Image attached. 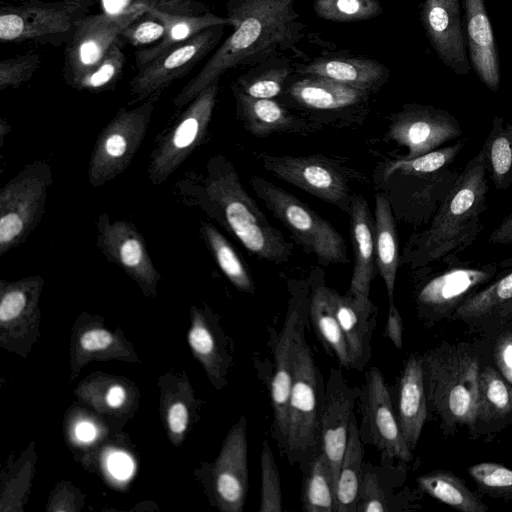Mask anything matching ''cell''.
<instances>
[{
    "mask_svg": "<svg viewBox=\"0 0 512 512\" xmlns=\"http://www.w3.org/2000/svg\"><path fill=\"white\" fill-rule=\"evenodd\" d=\"M231 91L237 120L255 137L264 138L273 134L307 136L319 131L278 99L254 98L234 87H231Z\"/></svg>",
    "mask_w": 512,
    "mask_h": 512,
    "instance_id": "25",
    "label": "cell"
},
{
    "mask_svg": "<svg viewBox=\"0 0 512 512\" xmlns=\"http://www.w3.org/2000/svg\"><path fill=\"white\" fill-rule=\"evenodd\" d=\"M286 318L277 335L274 349V374L270 382L273 408V437L282 454L288 425V406L294 374L296 340L309 318L310 284L308 280L289 279Z\"/></svg>",
    "mask_w": 512,
    "mask_h": 512,
    "instance_id": "13",
    "label": "cell"
},
{
    "mask_svg": "<svg viewBox=\"0 0 512 512\" xmlns=\"http://www.w3.org/2000/svg\"><path fill=\"white\" fill-rule=\"evenodd\" d=\"M487 157L482 149L466 164L434 214L430 225L411 235L399 264L412 269L455 256L478 237L487 199Z\"/></svg>",
    "mask_w": 512,
    "mask_h": 512,
    "instance_id": "3",
    "label": "cell"
},
{
    "mask_svg": "<svg viewBox=\"0 0 512 512\" xmlns=\"http://www.w3.org/2000/svg\"><path fill=\"white\" fill-rule=\"evenodd\" d=\"M96 246L111 263L122 268L143 290L154 291L160 274L137 227L124 219L111 220L106 212L96 222Z\"/></svg>",
    "mask_w": 512,
    "mask_h": 512,
    "instance_id": "20",
    "label": "cell"
},
{
    "mask_svg": "<svg viewBox=\"0 0 512 512\" xmlns=\"http://www.w3.org/2000/svg\"><path fill=\"white\" fill-rule=\"evenodd\" d=\"M487 168L498 188L503 186L505 177L512 168V138L510 132L494 123L486 142Z\"/></svg>",
    "mask_w": 512,
    "mask_h": 512,
    "instance_id": "44",
    "label": "cell"
},
{
    "mask_svg": "<svg viewBox=\"0 0 512 512\" xmlns=\"http://www.w3.org/2000/svg\"><path fill=\"white\" fill-rule=\"evenodd\" d=\"M463 142L435 149L412 159H385L383 166L407 174H429L442 170L454 161L463 147Z\"/></svg>",
    "mask_w": 512,
    "mask_h": 512,
    "instance_id": "43",
    "label": "cell"
},
{
    "mask_svg": "<svg viewBox=\"0 0 512 512\" xmlns=\"http://www.w3.org/2000/svg\"><path fill=\"white\" fill-rule=\"evenodd\" d=\"M294 74L285 54L273 55L240 74L231 87L254 98L278 99Z\"/></svg>",
    "mask_w": 512,
    "mask_h": 512,
    "instance_id": "34",
    "label": "cell"
},
{
    "mask_svg": "<svg viewBox=\"0 0 512 512\" xmlns=\"http://www.w3.org/2000/svg\"><path fill=\"white\" fill-rule=\"evenodd\" d=\"M333 312L346 339L351 368L362 370L371 358V338L376 324L377 308L362 304L352 296L328 288Z\"/></svg>",
    "mask_w": 512,
    "mask_h": 512,
    "instance_id": "28",
    "label": "cell"
},
{
    "mask_svg": "<svg viewBox=\"0 0 512 512\" xmlns=\"http://www.w3.org/2000/svg\"><path fill=\"white\" fill-rule=\"evenodd\" d=\"M420 490L461 512H486L488 506L465 482L447 470H433L417 478Z\"/></svg>",
    "mask_w": 512,
    "mask_h": 512,
    "instance_id": "35",
    "label": "cell"
},
{
    "mask_svg": "<svg viewBox=\"0 0 512 512\" xmlns=\"http://www.w3.org/2000/svg\"><path fill=\"white\" fill-rule=\"evenodd\" d=\"M164 35L163 23L145 11L142 16L123 30L121 39L141 49L159 42Z\"/></svg>",
    "mask_w": 512,
    "mask_h": 512,
    "instance_id": "47",
    "label": "cell"
},
{
    "mask_svg": "<svg viewBox=\"0 0 512 512\" xmlns=\"http://www.w3.org/2000/svg\"><path fill=\"white\" fill-rule=\"evenodd\" d=\"M452 320H460L472 331L492 338L512 321V271L468 297Z\"/></svg>",
    "mask_w": 512,
    "mask_h": 512,
    "instance_id": "26",
    "label": "cell"
},
{
    "mask_svg": "<svg viewBox=\"0 0 512 512\" xmlns=\"http://www.w3.org/2000/svg\"><path fill=\"white\" fill-rule=\"evenodd\" d=\"M512 422V384L492 366L481 368L474 421L469 433L494 434Z\"/></svg>",
    "mask_w": 512,
    "mask_h": 512,
    "instance_id": "29",
    "label": "cell"
},
{
    "mask_svg": "<svg viewBox=\"0 0 512 512\" xmlns=\"http://www.w3.org/2000/svg\"><path fill=\"white\" fill-rule=\"evenodd\" d=\"M179 190L185 203L199 207L256 258L274 264L290 260L294 245L270 223L225 156H211L204 173L183 179Z\"/></svg>",
    "mask_w": 512,
    "mask_h": 512,
    "instance_id": "2",
    "label": "cell"
},
{
    "mask_svg": "<svg viewBox=\"0 0 512 512\" xmlns=\"http://www.w3.org/2000/svg\"><path fill=\"white\" fill-rule=\"evenodd\" d=\"M305 326L296 340L287 436L282 452L291 465L298 463L302 471L320 451V419L326 386L305 339Z\"/></svg>",
    "mask_w": 512,
    "mask_h": 512,
    "instance_id": "5",
    "label": "cell"
},
{
    "mask_svg": "<svg viewBox=\"0 0 512 512\" xmlns=\"http://www.w3.org/2000/svg\"><path fill=\"white\" fill-rule=\"evenodd\" d=\"M41 63V56L28 52L0 61V91L17 89L28 82Z\"/></svg>",
    "mask_w": 512,
    "mask_h": 512,
    "instance_id": "46",
    "label": "cell"
},
{
    "mask_svg": "<svg viewBox=\"0 0 512 512\" xmlns=\"http://www.w3.org/2000/svg\"><path fill=\"white\" fill-rule=\"evenodd\" d=\"M52 183L48 162L26 164L0 191V256L23 244L43 217Z\"/></svg>",
    "mask_w": 512,
    "mask_h": 512,
    "instance_id": "9",
    "label": "cell"
},
{
    "mask_svg": "<svg viewBox=\"0 0 512 512\" xmlns=\"http://www.w3.org/2000/svg\"><path fill=\"white\" fill-rule=\"evenodd\" d=\"M10 129H11L10 124L4 118H1V120H0V141H1V147L3 146L5 135H8V133L10 132Z\"/></svg>",
    "mask_w": 512,
    "mask_h": 512,
    "instance_id": "57",
    "label": "cell"
},
{
    "mask_svg": "<svg viewBox=\"0 0 512 512\" xmlns=\"http://www.w3.org/2000/svg\"><path fill=\"white\" fill-rule=\"evenodd\" d=\"M108 468L116 478L125 479L131 475L133 464L127 455L114 453L108 458Z\"/></svg>",
    "mask_w": 512,
    "mask_h": 512,
    "instance_id": "52",
    "label": "cell"
},
{
    "mask_svg": "<svg viewBox=\"0 0 512 512\" xmlns=\"http://www.w3.org/2000/svg\"><path fill=\"white\" fill-rule=\"evenodd\" d=\"M93 0L26 1L0 9L3 43L37 42L59 46L71 39Z\"/></svg>",
    "mask_w": 512,
    "mask_h": 512,
    "instance_id": "10",
    "label": "cell"
},
{
    "mask_svg": "<svg viewBox=\"0 0 512 512\" xmlns=\"http://www.w3.org/2000/svg\"><path fill=\"white\" fill-rule=\"evenodd\" d=\"M493 359L496 369L512 384V321L505 324L494 336Z\"/></svg>",
    "mask_w": 512,
    "mask_h": 512,
    "instance_id": "48",
    "label": "cell"
},
{
    "mask_svg": "<svg viewBox=\"0 0 512 512\" xmlns=\"http://www.w3.org/2000/svg\"><path fill=\"white\" fill-rule=\"evenodd\" d=\"M503 264L456 265L429 278L416 293V309L426 327L452 316L472 294L492 280Z\"/></svg>",
    "mask_w": 512,
    "mask_h": 512,
    "instance_id": "15",
    "label": "cell"
},
{
    "mask_svg": "<svg viewBox=\"0 0 512 512\" xmlns=\"http://www.w3.org/2000/svg\"><path fill=\"white\" fill-rule=\"evenodd\" d=\"M188 412L182 403L174 404L168 413L169 428L173 433H182L186 429Z\"/></svg>",
    "mask_w": 512,
    "mask_h": 512,
    "instance_id": "53",
    "label": "cell"
},
{
    "mask_svg": "<svg viewBox=\"0 0 512 512\" xmlns=\"http://www.w3.org/2000/svg\"><path fill=\"white\" fill-rule=\"evenodd\" d=\"M121 37L110 47L105 56L74 85L79 91L99 92L111 88L120 78L124 66Z\"/></svg>",
    "mask_w": 512,
    "mask_h": 512,
    "instance_id": "40",
    "label": "cell"
},
{
    "mask_svg": "<svg viewBox=\"0 0 512 512\" xmlns=\"http://www.w3.org/2000/svg\"><path fill=\"white\" fill-rule=\"evenodd\" d=\"M350 235L354 254V266L347 294L362 304L371 302L370 287L378 273L374 240V218L366 199L355 194L350 210Z\"/></svg>",
    "mask_w": 512,
    "mask_h": 512,
    "instance_id": "27",
    "label": "cell"
},
{
    "mask_svg": "<svg viewBox=\"0 0 512 512\" xmlns=\"http://www.w3.org/2000/svg\"><path fill=\"white\" fill-rule=\"evenodd\" d=\"M247 422L242 416L230 430L214 468V491L220 508L241 512L248 489Z\"/></svg>",
    "mask_w": 512,
    "mask_h": 512,
    "instance_id": "24",
    "label": "cell"
},
{
    "mask_svg": "<svg viewBox=\"0 0 512 512\" xmlns=\"http://www.w3.org/2000/svg\"><path fill=\"white\" fill-rule=\"evenodd\" d=\"M300 75H318L372 95L379 92L390 79V70L381 62L347 51L323 53L306 63L293 64Z\"/></svg>",
    "mask_w": 512,
    "mask_h": 512,
    "instance_id": "23",
    "label": "cell"
},
{
    "mask_svg": "<svg viewBox=\"0 0 512 512\" xmlns=\"http://www.w3.org/2000/svg\"><path fill=\"white\" fill-rule=\"evenodd\" d=\"M421 21L431 46L457 74L471 67L466 54L459 0H424Z\"/></svg>",
    "mask_w": 512,
    "mask_h": 512,
    "instance_id": "22",
    "label": "cell"
},
{
    "mask_svg": "<svg viewBox=\"0 0 512 512\" xmlns=\"http://www.w3.org/2000/svg\"><path fill=\"white\" fill-rule=\"evenodd\" d=\"M302 510L336 512V489L324 454L319 451L303 470Z\"/></svg>",
    "mask_w": 512,
    "mask_h": 512,
    "instance_id": "38",
    "label": "cell"
},
{
    "mask_svg": "<svg viewBox=\"0 0 512 512\" xmlns=\"http://www.w3.org/2000/svg\"><path fill=\"white\" fill-rule=\"evenodd\" d=\"M138 2L147 13L163 23L165 35L159 42L136 52L137 69L207 28L217 25L231 26L227 16L213 14L204 4L195 0H138Z\"/></svg>",
    "mask_w": 512,
    "mask_h": 512,
    "instance_id": "19",
    "label": "cell"
},
{
    "mask_svg": "<svg viewBox=\"0 0 512 512\" xmlns=\"http://www.w3.org/2000/svg\"><path fill=\"white\" fill-rule=\"evenodd\" d=\"M313 10L321 19L343 23L366 21L383 13L380 0H314Z\"/></svg>",
    "mask_w": 512,
    "mask_h": 512,
    "instance_id": "39",
    "label": "cell"
},
{
    "mask_svg": "<svg viewBox=\"0 0 512 512\" xmlns=\"http://www.w3.org/2000/svg\"><path fill=\"white\" fill-rule=\"evenodd\" d=\"M362 422L359 436L362 442L373 445L382 461L409 462L412 450L405 442L394 413L391 395L382 372L371 367L365 374V384L359 396Z\"/></svg>",
    "mask_w": 512,
    "mask_h": 512,
    "instance_id": "17",
    "label": "cell"
},
{
    "mask_svg": "<svg viewBox=\"0 0 512 512\" xmlns=\"http://www.w3.org/2000/svg\"><path fill=\"white\" fill-rule=\"evenodd\" d=\"M249 183L307 254L314 255L324 266L348 262L342 235L308 204L262 177L253 176Z\"/></svg>",
    "mask_w": 512,
    "mask_h": 512,
    "instance_id": "7",
    "label": "cell"
},
{
    "mask_svg": "<svg viewBox=\"0 0 512 512\" xmlns=\"http://www.w3.org/2000/svg\"><path fill=\"white\" fill-rule=\"evenodd\" d=\"M297 0H228L226 16L233 32L200 71L176 95L177 109L188 105L210 83L239 67H252L267 58L292 51L303 40L306 25Z\"/></svg>",
    "mask_w": 512,
    "mask_h": 512,
    "instance_id": "1",
    "label": "cell"
},
{
    "mask_svg": "<svg viewBox=\"0 0 512 512\" xmlns=\"http://www.w3.org/2000/svg\"><path fill=\"white\" fill-rule=\"evenodd\" d=\"M428 412L446 436L471 430L476 407L480 357L468 343L442 342L422 354Z\"/></svg>",
    "mask_w": 512,
    "mask_h": 512,
    "instance_id": "4",
    "label": "cell"
},
{
    "mask_svg": "<svg viewBox=\"0 0 512 512\" xmlns=\"http://www.w3.org/2000/svg\"><path fill=\"white\" fill-rule=\"evenodd\" d=\"M258 157L263 168L275 177L347 214L356 194L354 185L362 181L355 169L326 155L293 156L261 152Z\"/></svg>",
    "mask_w": 512,
    "mask_h": 512,
    "instance_id": "8",
    "label": "cell"
},
{
    "mask_svg": "<svg viewBox=\"0 0 512 512\" xmlns=\"http://www.w3.org/2000/svg\"><path fill=\"white\" fill-rule=\"evenodd\" d=\"M76 435L80 440L88 442L95 437L96 430L92 424L84 422L76 427Z\"/></svg>",
    "mask_w": 512,
    "mask_h": 512,
    "instance_id": "56",
    "label": "cell"
},
{
    "mask_svg": "<svg viewBox=\"0 0 512 512\" xmlns=\"http://www.w3.org/2000/svg\"><path fill=\"white\" fill-rule=\"evenodd\" d=\"M372 96L326 77L295 73L278 100L321 130L362 125Z\"/></svg>",
    "mask_w": 512,
    "mask_h": 512,
    "instance_id": "6",
    "label": "cell"
},
{
    "mask_svg": "<svg viewBox=\"0 0 512 512\" xmlns=\"http://www.w3.org/2000/svg\"><path fill=\"white\" fill-rule=\"evenodd\" d=\"M200 234L207 249L227 279L238 290L254 294V280L246 264L227 238L209 222H201Z\"/></svg>",
    "mask_w": 512,
    "mask_h": 512,
    "instance_id": "37",
    "label": "cell"
},
{
    "mask_svg": "<svg viewBox=\"0 0 512 512\" xmlns=\"http://www.w3.org/2000/svg\"><path fill=\"white\" fill-rule=\"evenodd\" d=\"M324 271L316 266L310 271L309 319L326 350L336 356L340 367L351 368L348 345L333 312L325 283Z\"/></svg>",
    "mask_w": 512,
    "mask_h": 512,
    "instance_id": "32",
    "label": "cell"
},
{
    "mask_svg": "<svg viewBox=\"0 0 512 512\" xmlns=\"http://www.w3.org/2000/svg\"><path fill=\"white\" fill-rule=\"evenodd\" d=\"M428 416L422 355L411 354L398 384L397 422L402 436L413 451Z\"/></svg>",
    "mask_w": 512,
    "mask_h": 512,
    "instance_id": "30",
    "label": "cell"
},
{
    "mask_svg": "<svg viewBox=\"0 0 512 512\" xmlns=\"http://www.w3.org/2000/svg\"><path fill=\"white\" fill-rule=\"evenodd\" d=\"M189 343L193 350L200 356L207 359V363L212 366L218 364V351L215 340L210 330L197 321L189 333Z\"/></svg>",
    "mask_w": 512,
    "mask_h": 512,
    "instance_id": "49",
    "label": "cell"
},
{
    "mask_svg": "<svg viewBox=\"0 0 512 512\" xmlns=\"http://www.w3.org/2000/svg\"><path fill=\"white\" fill-rule=\"evenodd\" d=\"M157 99L149 98L131 109L120 108L101 130L87 169L93 188L102 187L129 167L146 136Z\"/></svg>",
    "mask_w": 512,
    "mask_h": 512,
    "instance_id": "11",
    "label": "cell"
},
{
    "mask_svg": "<svg viewBox=\"0 0 512 512\" xmlns=\"http://www.w3.org/2000/svg\"><path fill=\"white\" fill-rule=\"evenodd\" d=\"M224 28H207L139 68L130 81L129 105L158 98L171 83L188 74L219 44Z\"/></svg>",
    "mask_w": 512,
    "mask_h": 512,
    "instance_id": "16",
    "label": "cell"
},
{
    "mask_svg": "<svg viewBox=\"0 0 512 512\" xmlns=\"http://www.w3.org/2000/svg\"><path fill=\"white\" fill-rule=\"evenodd\" d=\"M360 393V388L347 383L341 367L330 369L320 419V451L328 463L335 489L347 445L350 421Z\"/></svg>",
    "mask_w": 512,
    "mask_h": 512,
    "instance_id": "21",
    "label": "cell"
},
{
    "mask_svg": "<svg viewBox=\"0 0 512 512\" xmlns=\"http://www.w3.org/2000/svg\"><path fill=\"white\" fill-rule=\"evenodd\" d=\"M145 13L138 1L119 13L87 15L77 26L65 50L63 76L72 88L121 37L123 30Z\"/></svg>",
    "mask_w": 512,
    "mask_h": 512,
    "instance_id": "14",
    "label": "cell"
},
{
    "mask_svg": "<svg viewBox=\"0 0 512 512\" xmlns=\"http://www.w3.org/2000/svg\"><path fill=\"white\" fill-rule=\"evenodd\" d=\"M364 449L353 414L336 489V512H357Z\"/></svg>",
    "mask_w": 512,
    "mask_h": 512,
    "instance_id": "36",
    "label": "cell"
},
{
    "mask_svg": "<svg viewBox=\"0 0 512 512\" xmlns=\"http://www.w3.org/2000/svg\"><path fill=\"white\" fill-rule=\"evenodd\" d=\"M385 336L398 349L403 345V321L394 301L389 302L388 318L385 326Z\"/></svg>",
    "mask_w": 512,
    "mask_h": 512,
    "instance_id": "50",
    "label": "cell"
},
{
    "mask_svg": "<svg viewBox=\"0 0 512 512\" xmlns=\"http://www.w3.org/2000/svg\"><path fill=\"white\" fill-rule=\"evenodd\" d=\"M374 240L378 273L385 282L388 299L394 301V287L399 267V244L396 219L387 197L375 194Z\"/></svg>",
    "mask_w": 512,
    "mask_h": 512,
    "instance_id": "33",
    "label": "cell"
},
{
    "mask_svg": "<svg viewBox=\"0 0 512 512\" xmlns=\"http://www.w3.org/2000/svg\"><path fill=\"white\" fill-rule=\"evenodd\" d=\"M480 493L512 500V469L495 462H480L468 468Z\"/></svg>",
    "mask_w": 512,
    "mask_h": 512,
    "instance_id": "42",
    "label": "cell"
},
{
    "mask_svg": "<svg viewBox=\"0 0 512 512\" xmlns=\"http://www.w3.org/2000/svg\"><path fill=\"white\" fill-rule=\"evenodd\" d=\"M382 468L363 464L357 512H388L394 510L391 487L383 483Z\"/></svg>",
    "mask_w": 512,
    "mask_h": 512,
    "instance_id": "41",
    "label": "cell"
},
{
    "mask_svg": "<svg viewBox=\"0 0 512 512\" xmlns=\"http://www.w3.org/2000/svg\"><path fill=\"white\" fill-rule=\"evenodd\" d=\"M125 399V391L121 386H113L106 397V401L111 407H119Z\"/></svg>",
    "mask_w": 512,
    "mask_h": 512,
    "instance_id": "55",
    "label": "cell"
},
{
    "mask_svg": "<svg viewBox=\"0 0 512 512\" xmlns=\"http://www.w3.org/2000/svg\"><path fill=\"white\" fill-rule=\"evenodd\" d=\"M462 134L459 122L443 109L430 105L404 104L388 116L385 139L407 148L402 159H412Z\"/></svg>",
    "mask_w": 512,
    "mask_h": 512,
    "instance_id": "18",
    "label": "cell"
},
{
    "mask_svg": "<svg viewBox=\"0 0 512 512\" xmlns=\"http://www.w3.org/2000/svg\"><path fill=\"white\" fill-rule=\"evenodd\" d=\"M469 57L480 80L497 91L500 82L498 54L484 0H463Z\"/></svg>",
    "mask_w": 512,
    "mask_h": 512,
    "instance_id": "31",
    "label": "cell"
},
{
    "mask_svg": "<svg viewBox=\"0 0 512 512\" xmlns=\"http://www.w3.org/2000/svg\"><path fill=\"white\" fill-rule=\"evenodd\" d=\"M113 341L112 335L103 329H93L86 332L81 340V346L88 351L104 349Z\"/></svg>",
    "mask_w": 512,
    "mask_h": 512,
    "instance_id": "51",
    "label": "cell"
},
{
    "mask_svg": "<svg viewBox=\"0 0 512 512\" xmlns=\"http://www.w3.org/2000/svg\"><path fill=\"white\" fill-rule=\"evenodd\" d=\"M219 80L202 90L157 137L147 169L153 185L167 181L205 140L217 102Z\"/></svg>",
    "mask_w": 512,
    "mask_h": 512,
    "instance_id": "12",
    "label": "cell"
},
{
    "mask_svg": "<svg viewBox=\"0 0 512 512\" xmlns=\"http://www.w3.org/2000/svg\"><path fill=\"white\" fill-rule=\"evenodd\" d=\"M488 241L492 244L503 245L512 243V211L493 230Z\"/></svg>",
    "mask_w": 512,
    "mask_h": 512,
    "instance_id": "54",
    "label": "cell"
},
{
    "mask_svg": "<svg viewBox=\"0 0 512 512\" xmlns=\"http://www.w3.org/2000/svg\"><path fill=\"white\" fill-rule=\"evenodd\" d=\"M260 468L261 497L259 510L261 512H281L283 507L279 471L271 447L266 440L263 441L262 445Z\"/></svg>",
    "mask_w": 512,
    "mask_h": 512,
    "instance_id": "45",
    "label": "cell"
}]
</instances>
